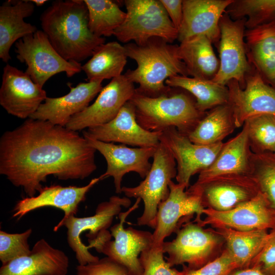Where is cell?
I'll use <instances>...</instances> for the list:
<instances>
[{"label": "cell", "mask_w": 275, "mask_h": 275, "mask_svg": "<svg viewBox=\"0 0 275 275\" xmlns=\"http://www.w3.org/2000/svg\"><path fill=\"white\" fill-rule=\"evenodd\" d=\"M171 21L178 31L183 20L182 0H160Z\"/></svg>", "instance_id": "obj_42"}, {"label": "cell", "mask_w": 275, "mask_h": 275, "mask_svg": "<svg viewBox=\"0 0 275 275\" xmlns=\"http://www.w3.org/2000/svg\"><path fill=\"white\" fill-rule=\"evenodd\" d=\"M127 57L134 60L137 67L124 74L132 83L138 84L136 91L156 97L168 93L172 89L165 84L170 77L188 76L187 69L178 53V45L159 38L145 43H128L124 45Z\"/></svg>", "instance_id": "obj_3"}, {"label": "cell", "mask_w": 275, "mask_h": 275, "mask_svg": "<svg viewBox=\"0 0 275 275\" xmlns=\"http://www.w3.org/2000/svg\"><path fill=\"white\" fill-rule=\"evenodd\" d=\"M131 205V200L127 197H120L113 196L109 200L99 203L95 213L90 216L77 217L72 215L62 218L54 227L57 231L64 226L67 229V241L69 246L74 252L78 265H86L98 261L99 258L92 255L81 241L82 233L88 231L86 234L88 241L94 239L101 233L107 230L114 217L121 212L123 207L127 208Z\"/></svg>", "instance_id": "obj_8"}, {"label": "cell", "mask_w": 275, "mask_h": 275, "mask_svg": "<svg viewBox=\"0 0 275 275\" xmlns=\"http://www.w3.org/2000/svg\"><path fill=\"white\" fill-rule=\"evenodd\" d=\"M162 244H153L140 254L139 259L143 270L142 275L181 274V271L172 268L164 259Z\"/></svg>", "instance_id": "obj_38"}, {"label": "cell", "mask_w": 275, "mask_h": 275, "mask_svg": "<svg viewBox=\"0 0 275 275\" xmlns=\"http://www.w3.org/2000/svg\"><path fill=\"white\" fill-rule=\"evenodd\" d=\"M141 200L136 199L133 206L118 215L119 222L110 228L114 239L103 243L98 252L124 266L133 275H142L143 270L140 255L153 244L152 233L124 227L126 218L138 208Z\"/></svg>", "instance_id": "obj_11"}, {"label": "cell", "mask_w": 275, "mask_h": 275, "mask_svg": "<svg viewBox=\"0 0 275 275\" xmlns=\"http://www.w3.org/2000/svg\"><path fill=\"white\" fill-rule=\"evenodd\" d=\"M172 90V89H171ZM148 97L135 92L130 100L135 106L136 118L144 129L162 132L170 128L188 135L203 118L196 101L184 93H171Z\"/></svg>", "instance_id": "obj_4"}, {"label": "cell", "mask_w": 275, "mask_h": 275, "mask_svg": "<svg viewBox=\"0 0 275 275\" xmlns=\"http://www.w3.org/2000/svg\"><path fill=\"white\" fill-rule=\"evenodd\" d=\"M212 41L205 36L194 37L180 42L178 53L184 63L189 75L212 79L219 68Z\"/></svg>", "instance_id": "obj_27"}, {"label": "cell", "mask_w": 275, "mask_h": 275, "mask_svg": "<svg viewBox=\"0 0 275 275\" xmlns=\"http://www.w3.org/2000/svg\"><path fill=\"white\" fill-rule=\"evenodd\" d=\"M47 97L46 91L25 72L9 64L4 67L0 104L8 114L20 119L29 118Z\"/></svg>", "instance_id": "obj_16"}, {"label": "cell", "mask_w": 275, "mask_h": 275, "mask_svg": "<svg viewBox=\"0 0 275 275\" xmlns=\"http://www.w3.org/2000/svg\"><path fill=\"white\" fill-rule=\"evenodd\" d=\"M82 132L85 138L138 147H156L160 143V132L148 131L139 124L135 106L131 100L109 122L87 128Z\"/></svg>", "instance_id": "obj_17"}, {"label": "cell", "mask_w": 275, "mask_h": 275, "mask_svg": "<svg viewBox=\"0 0 275 275\" xmlns=\"http://www.w3.org/2000/svg\"><path fill=\"white\" fill-rule=\"evenodd\" d=\"M84 1L88 10L89 29L98 37L113 35L126 18V13L113 1Z\"/></svg>", "instance_id": "obj_33"}, {"label": "cell", "mask_w": 275, "mask_h": 275, "mask_svg": "<svg viewBox=\"0 0 275 275\" xmlns=\"http://www.w3.org/2000/svg\"><path fill=\"white\" fill-rule=\"evenodd\" d=\"M15 46L17 59L27 66L25 72L42 88L58 73L65 72L70 77L82 70L80 63L67 61L60 55L42 30L19 39Z\"/></svg>", "instance_id": "obj_7"}, {"label": "cell", "mask_w": 275, "mask_h": 275, "mask_svg": "<svg viewBox=\"0 0 275 275\" xmlns=\"http://www.w3.org/2000/svg\"><path fill=\"white\" fill-rule=\"evenodd\" d=\"M165 84L170 88H181L190 93L196 98L198 109L203 113L229 102L228 88L212 79L177 75L168 78Z\"/></svg>", "instance_id": "obj_29"}, {"label": "cell", "mask_w": 275, "mask_h": 275, "mask_svg": "<svg viewBox=\"0 0 275 275\" xmlns=\"http://www.w3.org/2000/svg\"><path fill=\"white\" fill-rule=\"evenodd\" d=\"M32 233L31 228L20 233L0 231V260L2 265L30 253L28 239Z\"/></svg>", "instance_id": "obj_37"}, {"label": "cell", "mask_w": 275, "mask_h": 275, "mask_svg": "<svg viewBox=\"0 0 275 275\" xmlns=\"http://www.w3.org/2000/svg\"><path fill=\"white\" fill-rule=\"evenodd\" d=\"M228 8L234 18L247 17L245 26L250 30L275 18V0L234 1Z\"/></svg>", "instance_id": "obj_34"}, {"label": "cell", "mask_w": 275, "mask_h": 275, "mask_svg": "<svg viewBox=\"0 0 275 275\" xmlns=\"http://www.w3.org/2000/svg\"><path fill=\"white\" fill-rule=\"evenodd\" d=\"M69 265L66 254L42 238L29 254L3 264L0 275H67Z\"/></svg>", "instance_id": "obj_25"}, {"label": "cell", "mask_w": 275, "mask_h": 275, "mask_svg": "<svg viewBox=\"0 0 275 275\" xmlns=\"http://www.w3.org/2000/svg\"><path fill=\"white\" fill-rule=\"evenodd\" d=\"M135 92L134 84L124 74L113 78L102 88L94 102L72 117L65 127L77 131L109 122Z\"/></svg>", "instance_id": "obj_13"}, {"label": "cell", "mask_w": 275, "mask_h": 275, "mask_svg": "<svg viewBox=\"0 0 275 275\" xmlns=\"http://www.w3.org/2000/svg\"><path fill=\"white\" fill-rule=\"evenodd\" d=\"M85 138L105 159L106 170L100 177L101 180L113 177L116 193H122V179L127 173L133 172L145 178L149 173L152 165L150 159L153 157L157 147L129 148L123 144Z\"/></svg>", "instance_id": "obj_18"}, {"label": "cell", "mask_w": 275, "mask_h": 275, "mask_svg": "<svg viewBox=\"0 0 275 275\" xmlns=\"http://www.w3.org/2000/svg\"><path fill=\"white\" fill-rule=\"evenodd\" d=\"M198 224L187 223L177 232L175 239L162 244L167 262L174 265L187 263L189 268L197 269L206 263L221 242L216 232L204 229Z\"/></svg>", "instance_id": "obj_9"}, {"label": "cell", "mask_w": 275, "mask_h": 275, "mask_svg": "<svg viewBox=\"0 0 275 275\" xmlns=\"http://www.w3.org/2000/svg\"><path fill=\"white\" fill-rule=\"evenodd\" d=\"M205 217L198 223L204 227L228 228L239 231L275 229V211L260 191L251 200L227 211L205 208Z\"/></svg>", "instance_id": "obj_14"}, {"label": "cell", "mask_w": 275, "mask_h": 275, "mask_svg": "<svg viewBox=\"0 0 275 275\" xmlns=\"http://www.w3.org/2000/svg\"><path fill=\"white\" fill-rule=\"evenodd\" d=\"M36 6H41L43 5L47 1L46 0H30Z\"/></svg>", "instance_id": "obj_44"}, {"label": "cell", "mask_w": 275, "mask_h": 275, "mask_svg": "<svg viewBox=\"0 0 275 275\" xmlns=\"http://www.w3.org/2000/svg\"><path fill=\"white\" fill-rule=\"evenodd\" d=\"M183 266L181 275H229L238 268L236 263L226 249L214 260L207 262L198 268L190 269Z\"/></svg>", "instance_id": "obj_39"}, {"label": "cell", "mask_w": 275, "mask_h": 275, "mask_svg": "<svg viewBox=\"0 0 275 275\" xmlns=\"http://www.w3.org/2000/svg\"><path fill=\"white\" fill-rule=\"evenodd\" d=\"M273 21H275V18H274V20H273Z\"/></svg>", "instance_id": "obj_46"}, {"label": "cell", "mask_w": 275, "mask_h": 275, "mask_svg": "<svg viewBox=\"0 0 275 275\" xmlns=\"http://www.w3.org/2000/svg\"><path fill=\"white\" fill-rule=\"evenodd\" d=\"M252 167L251 175L275 211V156L272 153H253Z\"/></svg>", "instance_id": "obj_36"}, {"label": "cell", "mask_w": 275, "mask_h": 275, "mask_svg": "<svg viewBox=\"0 0 275 275\" xmlns=\"http://www.w3.org/2000/svg\"><path fill=\"white\" fill-rule=\"evenodd\" d=\"M153 158L150 170L144 179L136 186H123L121 191L125 197L143 200L144 209L137 218V225L154 229L158 206L169 196V184L176 178L177 169L172 153L160 142Z\"/></svg>", "instance_id": "obj_6"}, {"label": "cell", "mask_w": 275, "mask_h": 275, "mask_svg": "<svg viewBox=\"0 0 275 275\" xmlns=\"http://www.w3.org/2000/svg\"><path fill=\"white\" fill-rule=\"evenodd\" d=\"M34 10L30 0L8 1L0 7V58L4 62L11 59L10 50L14 43L38 30L24 20Z\"/></svg>", "instance_id": "obj_26"}, {"label": "cell", "mask_w": 275, "mask_h": 275, "mask_svg": "<svg viewBox=\"0 0 275 275\" xmlns=\"http://www.w3.org/2000/svg\"><path fill=\"white\" fill-rule=\"evenodd\" d=\"M230 105L236 127L249 119L261 115L275 116V90L267 85L259 73L250 76L242 89L235 80L228 84Z\"/></svg>", "instance_id": "obj_19"}, {"label": "cell", "mask_w": 275, "mask_h": 275, "mask_svg": "<svg viewBox=\"0 0 275 275\" xmlns=\"http://www.w3.org/2000/svg\"><path fill=\"white\" fill-rule=\"evenodd\" d=\"M124 3L126 18L113 35L119 41L141 44L159 38L172 43L178 39V31L160 0H125Z\"/></svg>", "instance_id": "obj_5"}, {"label": "cell", "mask_w": 275, "mask_h": 275, "mask_svg": "<svg viewBox=\"0 0 275 275\" xmlns=\"http://www.w3.org/2000/svg\"><path fill=\"white\" fill-rule=\"evenodd\" d=\"M127 56L124 46L116 41L100 45L81 66L88 81H101L122 75Z\"/></svg>", "instance_id": "obj_28"}, {"label": "cell", "mask_w": 275, "mask_h": 275, "mask_svg": "<svg viewBox=\"0 0 275 275\" xmlns=\"http://www.w3.org/2000/svg\"><path fill=\"white\" fill-rule=\"evenodd\" d=\"M246 126L251 147L255 153L275 151V116L261 115L248 119Z\"/></svg>", "instance_id": "obj_35"}, {"label": "cell", "mask_w": 275, "mask_h": 275, "mask_svg": "<svg viewBox=\"0 0 275 275\" xmlns=\"http://www.w3.org/2000/svg\"><path fill=\"white\" fill-rule=\"evenodd\" d=\"M168 197L158 207L156 227L153 234V245H161L164 239L178 230L181 219L196 215L199 223L205 207L200 191L193 185L189 188L171 181Z\"/></svg>", "instance_id": "obj_10"}, {"label": "cell", "mask_w": 275, "mask_h": 275, "mask_svg": "<svg viewBox=\"0 0 275 275\" xmlns=\"http://www.w3.org/2000/svg\"><path fill=\"white\" fill-rule=\"evenodd\" d=\"M42 31L56 50L68 61L80 63L105 43L89 28V14L84 0L52 2L40 17Z\"/></svg>", "instance_id": "obj_2"}, {"label": "cell", "mask_w": 275, "mask_h": 275, "mask_svg": "<svg viewBox=\"0 0 275 275\" xmlns=\"http://www.w3.org/2000/svg\"><path fill=\"white\" fill-rule=\"evenodd\" d=\"M96 149L77 131L49 121L27 119L0 139V174L28 197L47 177L83 180L97 169Z\"/></svg>", "instance_id": "obj_1"}, {"label": "cell", "mask_w": 275, "mask_h": 275, "mask_svg": "<svg viewBox=\"0 0 275 275\" xmlns=\"http://www.w3.org/2000/svg\"><path fill=\"white\" fill-rule=\"evenodd\" d=\"M229 275H268L264 273L258 266L254 265L251 268H246L234 270Z\"/></svg>", "instance_id": "obj_43"}, {"label": "cell", "mask_w": 275, "mask_h": 275, "mask_svg": "<svg viewBox=\"0 0 275 275\" xmlns=\"http://www.w3.org/2000/svg\"><path fill=\"white\" fill-rule=\"evenodd\" d=\"M159 140L170 150L177 163V183L184 185L187 189L191 177L212 163L224 144H196L175 128L160 132Z\"/></svg>", "instance_id": "obj_12"}, {"label": "cell", "mask_w": 275, "mask_h": 275, "mask_svg": "<svg viewBox=\"0 0 275 275\" xmlns=\"http://www.w3.org/2000/svg\"><path fill=\"white\" fill-rule=\"evenodd\" d=\"M77 275H133L123 265L107 257L86 265H78Z\"/></svg>", "instance_id": "obj_40"}, {"label": "cell", "mask_w": 275, "mask_h": 275, "mask_svg": "<svg viewBox=\"0 0 275 275\" xmlns=\"http://www.w3.org/2000/svg\"><path fill=\"white\" fill-rule=\"evenodd\" d=\"M245 36L254 63L275 85V21L250 29Z\"/></svg>", "instance_id": "obj_31"}, {"label": "cell", "mask_w": 275, "mask_h": 275, "mask_svg": "<svg viewBox=\"0 0 275 275\" xmlns=\"http://www.w3.org/2000/svg\"><path fill=\"white\" fill-rule=\"evenodd\" d=\"M245 21L232 20L227 16L221 19L219 64L218 70L212 80L226 86L235 80L240 85L250 69L244 42Z\"/></svg>", "instance_id": "obj_15"}, {"label": "cell", "mask_w": 275, "mask_h": 275, "mask_svg": "<svg viewBox=\"0 0 275 275\" xmlns=\"http://www.w3.org/2000/svg\"><path fill=\"white\" fill-rule=\"evenodd\" d=\"M193 186L200 191L205 207L217 211L232 209L251 200L260 191L251 175L222 177Z\"/></svg>", "instance_id": "obj_21"}, {"label": "cell", "mask_w": 275, "mask_h": 275, "mask_svg": "<svg viewBox=\"0 0 275 275\" xmlns=\"http://www.w3.org/2000/svg\"><path fill=\"white\" fill-rule=\"evenodd\" d=\"M268 275L275 273V229L269 233L263 248L252 262Z\"/></svg>", "instance_id": "obj_41"}, {"label": "cell", "mask_w": 275, "mask_h": 275, "mask_svg": "<svg viewBox=\"0 0 275 275\" xmlns=\"http://www.w3.org/2000/svg\"><path fill=\"white\" fill-rule=\"evenodd\" d=\"M233 0H183V20L178 40L205 36L212 42L220 38L219 23L223 13Z\"/></svg>", "instance_id": "obj_20"}, {"label": "cell", "mask_w": 275, "mask_h": 275, "mask_svg": "<svg viewBox=\"0 0 275 275\" xmlns=\"http://www.w3.org/2000/svg\"><path fill=\"white\" fill-rule=\"evenodd\" d=\"M253 155L248 130L243 125L238 134L223 144L212 163L199 173L195 184L225 176L251 175Z\"/></svg>", "instance_id": "obj_24"}, {"label": "cell", "mask_w": 275, "mask_h": 275, "mask_svg": "<svg viewBox=\"0 0 275 275\" xmlns=\"http://www.w3.org/2000/svg\"><path fill=\"white\" fill-rule=\"evenodd\" d=\"M236 128L229 103L214 107L187 135L193 143L210 145L220 142Z\"/></svg>", "instance_id": "obj_32"}, {"label": "cell", "mask_w": 275, "mask_h": 275, "mask_svg": "<svg viewBox=\"0 0 275 275\" xmlns=\"http://www.w3.org/2000/svg\"><path fill=\"white\" fill-rule=\"evenodd\" d=\"M273 155L275 156V151L272 153Z\"/></svg>", "instance_id": "obj_45"}, {"label": "cell", "mask_w": 275, "mask_h": 275, "mask_svg": "<svg viewBox=\"0 0 275 275\" xmlns=\"http://www.w3.org/2000/svg\"><path fill=\"white\" fill-rule=\"evenodd\" d=\"M101 180L100 177L93 178L83 186L53 185L43 187L38 195L18 201L14 207L13 217L20 219L30 212L45 207L62 210L64 212L63 218L75 215L87 194Z\"/></svg>", "instance_id": "obj_22"}, {"label": "cell", "mask_w": 275, "mask_h": 275, "mask_svg": "<svg viewBox=\"0 0 275 275\" xmlns=\"http://www.w3.org/2000/svg\"><path fill=\"white\" fill-rule=\"evenodd\" d=\"M101 81L80 82L76 87L68 83L69 92L57 98L47 97L29 118L48 121L65 126L72 117L82 112L102 89Z\"/></svg>", "instance_id": "obj_23"}, {"label": "cell", "mask_w": 275, "mask_h": 275, "mask_svg": "<svg viewBox=\"0 0 275 275\" xmlns=\"http://www.w3.org/2000/svg\"><path fill=\"white\" fill-rule=\"evenodd\" d=\"M217 233L225 239L226 250L238 268L248 267L252 263L269 234L267 230L239 231L228 228H218Z\"/></svg>", "instance_id": "obj_30"}]
</instances>
